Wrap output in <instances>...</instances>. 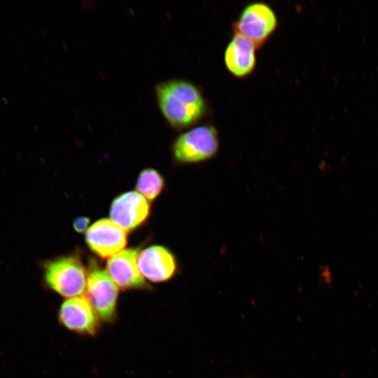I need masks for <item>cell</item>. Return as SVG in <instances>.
Here are the masks:
<instances>
[{"mask_svg":"<svg viewBox=\"0 0 378 378\" xmlns=\"http://www.w3.org/2000/svg\"><path fill=\"white\" fill-rule=\"evenodd\" d=\"M59 321L75 332L93 335L99 327V316L87 297L78 296L66 300L59 310Z\"/></svg>","mask_w":378,"mask_h":378,"instance_id":"7","label":"cell"},{"mask_svg":"<svg viewBox=\"0 0 378 378\" xmlns=\"http://www.w3.org/2000/svg\"><path fill=\"white\" fill-rule=\"evenodd\" d=\"M85 241L98 256L111 258L124 250L127 244V232L112 220L102 218L88 229Z\"/></svg>","mask_w":378,"mask_h":378,"instance_id":"6","label":"cell"},{"mask_svg":"<svg viewBox=\"0 0 378 378\" xmlns=\"http://www.w3.org/2000/svg\"><path fill=\"white\" fill-rule=\"evenodd\" d=\"M90 220L89 218L85 216H80L76 218L73 222V226L74 230L79 232L82 233L86 230H88V225L90 224Z\"/></svg>","mask_w":378,"mask_h":378,"instance_id":"13","label":"cell"},{"mask_svg":"<svg viewBox=\"0 0 378 378\" xmlns=\"http://www.w3.org/2000/svg\"><path fill=\"white\" fill-rule=\"evenodd\" d=\"M44 279L52 290L61 296L71 298L85 293L88 275L77 258L64 256L46 263Z\"/></svg>","mask_w":378,"mask_h":378,"instance_id":"3","label":"cell"},{"mask_svg":"<svg viewBox=\"0 0 378 378\" xmlns=\"http://www.w3.org/2000/svg\"><path fill=\"white\" fill-rule=\"evenodd\" d=\"M137 264L141 275L153 282L169 280L177 269L174 255L162 246H151L142 251Z\"/></svg>","mask_w":378,"mask_h":378,"instance_id":"10","label":"cell"},{"mask_svg":"<svg viewBox=\"0 0 378 378\" xmlns=\"http://www.w3.org/2000/svg\"><path fill=\"white\" fill-rule=\"evenodd\" d=\"M138 250L124 249L111 258L106 272L115 284L123 290L144 289L148 287L138 267Z\"/></svg>","mask_w":378,"mask_h":378,"instance_id":"9","label":"cell"},{"mask_svg":"<svg viewBox=\"0 0 378 378\" xmlns=\"http://www.w3.org/2000/svg\"><path fill=\"white\" fill-rule=\"evenodd\" d=\"M219 148L217 129L212 125H202L180 134L173 143L172 152L180 163L203 162L216 155Z\"/></svg>","mask_w":378,"mask_h":378,"instance_id":"2","label":"cell"},{"mask_svg":"<svg viewBox=\"0 0 378 378\" xmlns=\"http://www.w3.org/2000/svg\"><path fill=\"white\" fill-rule=\"evenodd\" d=\"M256 48L252 41L234 34L224 52V63L227 71L238 78L248 76L255 67Z\"/></svg>","mask_w":378,"mask_h":378,"instance_id":"11","label":"cell"},{"mask_svg":"<svg viewBox=\"0 0 378 378\" xmlns=\"http://www.w3.org/2000/svg\"><path fill=\"white\" fill-rule=\"evenodd\" d=\"M150 204L137 191H129L115 197L110 209V217L124 230H132L148 218Z\"/></svg>","mask_w":378,"mask_h":378,"instance_id":"8","label":"cell"},{"mask_svg":"<svg viewBox=\"0 0 378 378\" xmlns=\"http://www.w3.org/2000/svg\"><path fill=\"white\" fill-rule=\"evenodd\" d=\"M155 94L160 111L174 128L190 127L201 121L208 111L201 90L194 83L174 79L158 84Z\"/></svg>","mask_w":378,"mask_h":378,"instance_id":"1","label":"cell"},{"mask_svg":"<svg viewBox=\"0 0 378 378\" xmlns=\"http://www.w3.org/2000/svg\"><path fill=\"white\" fill-rule=\"evenodd\" d=\"M276 15L266 3L255 1L246 5L232 24L234 34H239L261 48L275 31Z\"/></svg>","mask_w":378,"mask_h":378,"instance_id":"4","label":"cell"},{"mask_svg":"<svg viewBox=\"0 0 378 378\" xmlns=\"http://www.w3.org/2000/svg\"><path fill=\"white\" fill-rule=\"evenodd\" d=\"M164 186V180L155 169L147 168L139 174L136 188L147 200H155L162 192Z\"/></svg>","mask_w":378,"mask_h":378,"instance_id":"12","label":"cell"},{"mask_svg":"<svg viewBox=\"0 0 378 378\" xmlns=\"http://www.w3.org/2000/svg\"><path fill=\"white\" fill-rule=\"evenodd\" d=\"M87 298L99 317L106 322L112 321L115 315L118 286L107 272L94 268L87 279Z\"/></svg>","mask_w":378,"mask_h":378,"instance_id":"5","label":"cell"}]
</instances>
